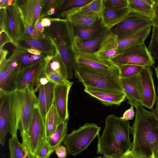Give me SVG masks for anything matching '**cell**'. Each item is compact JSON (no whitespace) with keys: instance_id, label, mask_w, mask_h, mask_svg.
I'll return each instance as SVG.
<instances>
[{"instance_id":"f5cc1de1","label":"cell","mask_w":158,"mask_h":158,"mask_svg":"<svg viewBox=\"0 0 158 158\" xmlns=\"http://www.w3.org/2000/svg\"><path fill=\"white\" fill-rule=\"evenodd\" d=\"M27 51L30 53L34 55H40L42 53L41 52L38 50L33 49H26Z\"/></svg>"},{"instance_id":"8fae6325","label":"cell","mask_w":158,"mask_h":158,"mask_svg":"<svg viewBox=\"0 0 158 158\" xmlns=\"http://www.w3.org/2000/svg\"><path fill=\"white\" fill-rule=\"evenodd\" d=\"M6 11L7 31L16 47L25 36L23 18L18 0H15L11 6H8Z\"/></svg>"},{"instance_id":"f35d334b","label":"cell","mask_w":158,"mask_h":158,"mask_svg":"<svg viewBox=\"0 0 158 158\" xmlns=\"http://www.w3.org/2000/svg\"><path fill=\"white\" fill-rule=\"evenodd\" d=\"M103 7L115 10L128 7V0H103Z\"/></svg>"},{"instance_id":"5b68a950","label":"cell","mask_w":158,"mask_h":158,"mask_svg":"<svg viewBox=\"0 0 158 158\" xmlns=\"http://www.w3.org/2000/svg\"><path fill=\"white\" fill-rule=\"evenodd\" d=\"M74 75L85 87L123 91L119 81V73L93 69L75 64Z\"/></svg>"},{"instance_id":"7c38bea8","label":"cell","mask_w":158,"mask_h":158,"mask_svg":"<svg viewBox=\"0 0 158 158\" xmlns=\"http://www.w3.org/2000/svg\"><path fill=\"white\" fill-rule=\"evenodd\" d=\"M50 58L48 55L21 70L18 78L16 90H22L27 86H34L38 80L45 74Z\"/></svg>"},{"instance_id":"b9f144b4","label":"cell","mask_w":158,"mask_h":158,"mask_svg":"<svg viewBox=\"0 0 158 158\" xmlns=\"http://www.w3.org/2000/svg\"><path fill=\"white\" fill-rule=\"evenodd\" d=\"M55 149L51 147L47 139L44 142L35 158H49Z\"/></svg>"},{"instance_id":"836d02e7","label":"cell","mask_w":158,"mask_h":158,"mask_svg":"<svg viewBox=\"0 0 158 158\" xmlns=\"http://www.w3.org/2000/svg\"><path fill=\"white\" fill-rule=\"evenodd\" d=\"M54 72L61 75L67 79V75L62 61L56 52L52 55L45 73Z\"/></svg>"},{"instance_id":"f1b7e54d","label":"cell","mask_w":158,"mask_h":158,"mask_svg":"<svg viewBox=\"0 0 158 158\" xmlns=\"http://www.w3.org/2000/svg\"><path fill=\"white\" fill-rule=\"evenodd\" d=\"M46 136L48 139L63 121L60 118L53 103L44 118Z\"/></svg>"},{"instance_id":"ab89813d","label":"cell","mask_w":158,"mask_h":158,"mask_svg":"<svg viewBox=\"0 0 158 158\" xmlns=\"http://www.w3.org/2000/svg\"><path fill=\"white\" fill-rule=\"evenodd\" d=\"M64 0H44L40 19L44 17L46 12L50 9L54 8L56 10L63 6Z\"/></svg>"},{"instance_id":"9a60e30c","label":"cell","mask_w":158,"mask_h":158,"mask_svg":"<svg viewBox=\"0 0 158 158\" xmlns=\"http://www.w3.org/2000/svg\"><path fill=\"white\" fill-rule=\"evenodd\" d=\"M22 91L16 90L8 96L10 133L12 136H17L19 128Z\"/></svg>"},{"instance_id":"8d00e7d4","label":"cell","mask_w":158,"mask_h":158,"mask_svg":"<svg viewBox=\"0 0 158 158\" xmlns=\"http://www.w3.org/2000/svg\"><path fill=\"white\" fill-rule=\"evenodd\" d=\"M24 34L26 37L31 39L45 38L46 37L44 33H42L39 31L34 26L29 24L23 18Z\"/></svg>"},{"instance_id":"816d5d0a","label":"cell","mask_w":158,"mask_h":158,"mask_svg":"<svg viewBox=\"0 0 158 158\" xmlns=\"http://www.w3.org/2000/svg\"><path fill=\"white\" fill-rule=\"evenodd\" d=\"M40 20L43 26L45 27H49L51 25L52 21L49 18H43Z\"/></svg>"},{"instance_id":"277c9868","label":"cell","mask_w":158,"mask_h":158,"mask_svg":"<svg viewBox=\"0 0 158 158\" xmlns=\"http://www.w3.org/2000/svg\"><path fill=\"white\" fill-rule=\"evenodd\" d=\"M151 26L145 28L130 37L118 39L109 30L104 36L96 55L102 59L109 60L120 54L127 49L144 43L149 35Z\"/></svg>"},{"instance_id":"e575fe53","label":"cell","mask_w":158,"mask_h":158,"mask_svg":"<svg viewBox=\"0 0 158 158\" xmlns=\"http://www.w3.org/2000/svg\"><path fill=\"white\" fill-rule=\"evenodd\" d=\"M144 67L131 64H126L118 67L119 77L126 78L137 75L143 69Z\"/></svg>"},{"instance_id":"680465c9","label":"cell","mask_w":158,"mask_h":158,"mask_svg":"<svg viewBox=\"0 0 158 158\" xmlns=\"http://www.w3.org/2000/svg\"><path fill=\"white\" fill-rule=\"evenodd\" d=\"M94 158H102L101 156H99V157H95Z\"/></svg>"},{"instance_id":"6f0895ef","label":"cell","mask_w":158,"mask_h":158,"mask_svg":"<svg viewBox=\"0 0 158 158\" xmlns=\"http://www.w3.org/2000/svg\"><path fill=\"white\" fill-rule=\"evenodd\" d=\"M154 158H158V149L153 154Z\"/></svg>"},{"instance_id":"9c48e42d","label":"cell","mask_w":158,"mask_h":158,"mask_svg":"<svg viewBox=\"0 0 158 158\" xmlns=\"http://www.w3.org/2000/svg\"><path fill=\"white\" fill-rule=\"evenodd\" d=\"M110 60L118 68L126 64L151 66L155 63L154 58L144 43L127 49Z\"/></svg>"},{"instance_id":"30bf717a","label":"cell","mask_w":158,"mask_h":158,"mask_svg":"<svg viewBox=\"0 0 158 158\" xmlns=\"http://www.w3.org/2000/svg\"><path fill=\"white\" fill-rule=\"evenodd\" d=\"M153 72L150 66L144 67L139 73V86L143 106L152 110L157 100Z\"/></svg>"},{"instance_id":"d590c367","label":"cell","mask_w":158,"mask_h":158,"mask_svg":"<svg viewBox=\"0 0 158 158\" xmlns=\"http://www.w3.org/2000/svg\"><path fill=\"white\" fill-rule=\"evenodd\" d=\"M148 49L153 55L154 58L158 60V27L153 26Z\"/></svg>"},{"instance_id":"681fc988","label":"cell","mask_w":158,"mask_h":158,"mask_svg":"<svg viewBox=\"0 0 158 158\" xmlns=\"http://www.w3.org/2000/svg\"><path fill=\"white\" fill-rule=\"evenodd\" d=\"M155 73L158 81V65L155 68ZM157 96L156 103L155 108L152 110L154 114L158 118V85L157 86Z\"/></svg>"},{"instance_id":"74e56055","label":"cell","mask_w":158,"mask_h":158,"mask_svg":"<svg viewBox=\"0 0 158 158\" xmlns=\"http://www.w3.org/2000/svg\"><path fill=\"white\" fill-rule=\"evenodd\" d=\"M49 82L58 85H73V82L70 81L62 75L54 72L45 73Z\"/></svg>"},{"instance_id":"6da1fadb","label":"cell","mask_w":158,"mask_h":158,"mask_svg":"<svg viewBox=\"0 0 158 158\" xmlns=\"http://www.w3.org/2000/svg\"><path fill=\"white\" fill-rule=\"evenodd\" d=\"M131 127L128 121L113 114L105 118V124L101 136L98 135L97 153L103 158L124 154L132 146L130 137Z\"/></svg>"},{"instance_id":"bcb514c9","label":"cell","mask_w":158,"mask_h":158,"mask_svg":"<svg viewBox=\"0 0 158 158\" xmlns=\"http://www.w3.org/2000/svg\"><path fill=\"white\" fill-rule=\"evenodd\" d=\"M152 21L153 26L158 27V0H155L153 5V16Z\"/></svg>"},{"instance_id":"83f0119b","label":"cell","mask_w":158,"mask_h":158,"mask_svg":"<svg viewBox=\"0 0 158 158\" xmlns=\"http://www.w3.org/2000/svg\"><path fill=\"white\" fill-rule=\"evenodd\" d=\"M73 28L74 35L78 36L83 40L94 38L107 29L102 26L101 20L91 27H73Z\"/></svg>"},{"instance_id":"7bdbcfd3","label":"cell","mask_w":158,"mask_h":158,"mask_svg":"<svg viewBox=\"0 0 158 158\" xmlns=\"http://www.w3.org/2000/svg\"><path fill=\"white\" fill-rule=\"evenodd\" d=\"M0 48H3V46L6 43H10L14 45V43L8 32H0Z\"/></svg>"},{"instance_id":"9f6ffc18","label":"cell","mask_w":158,"mask_h":158,"mask_svg":"<svg viewBox=\"0 0 158 158\" xmlns=\"http://www.w3.org/2000/svg\"><path fill=\"white\" fill-rule=\"evenodd\" d=\"M15 0H8L7 2V4L8 6H11Z\"/></svg>"},{"instance_id":"c3c4849f","label":"cell","mask_w":158,"mask_h":158,"mask_svg":"<svg viewBox=\"0 0 158 158\" xmlns=\"http://www.w3.org/2000/svg\"><path fill=\"white\" fill-rule=\"evenodd\" d=\"M8 51L3 48L0 50V66H2L6 60V57L8 54Z\"/></svg>"},{"instance_id":"3957f363","label":"cell","mask_w":158,"mask_h":158,"mask_svg":"<svg viewBox=\"0 0 158 158\" xmlns=\"http://www.w3.org/2000/svg\"><path fill=\"white\" fill-rule=\"evenodd\" d=\"M44 33L60 57L68 80L73 78L75 63L72 44L74 36L72 26L66 19L53 18Z\"/></svg>"},{"instance_id":"ac0fdd59","label":"cell","mask_w":158,"mask_h":158,"mask_svg":"<svg viewBox=\"0 0 158 158\" xmlns=\"http://www.w3.org/2000/svg\"><path fill=\"white\" fill-rule=\"evenodd\" d=\"M120 83L127 103L135 108L143 106L140 92L139 73L126 78H120Z\"/></svg>"},{"instance_id":"603a6c76","label":"cell","mask_w":158,"mask_h":158,"mask_svg":"<svg viewBox=\"0 0 158 158\" xmlns=\"http://www.w3.org/2000/svg\"><path fill=\"white\" fill-rule=\"evenodd\" d=\"M128 7L112 10L103 7L101 14V23L105 28L109 30L122 21L129 13Z\"/></svg>"},{"instance_id":"e0dca14e","label":"cell","mask_w":158,"mask_h":158,"mask_svg":"<svg viewBox=\"0 0 158 158\" xmlns=\"http://www.w3.org/2000/svg\"><path fill=\"white\" fill-rule=\"evenodd\" d=\"M84 90L106 106L113 105L119 106L126 98L123 91L89 87H85Z\"/></svg>"},{"instance_id":"cb8c5ba5","label":"cell","mask_w":158,"mask_h":158,"mask_svg":"<svg viewBox=\"0 0 158 158\" xmlns=\"http://www.w3.org/2000/svg\"><path fill=\"white\" fill-rule=\"evenodd\" d=\"M9 94L0 91V143L3 146L7 135L10 132L8 102Z\"/></svg>"},{"instance_id":"f907efd6","label":"cell","mask_w":158,"mask_h":158,"mask_svg":"<svg viewBox=\"0 0 158 158\" xmlns=\"http://www.w3.org/2000/svg\"><path fill=\"white\" fill-rule=\"evenodd\" d=\"M35 27L40 32L43 33L45 31L44 27L43 26L41 21L37 20L34 25Z\"/></svg>"},{"instance_id":"f6af8a7d","label":"cell","mask_w":158,"mask_h":158,"mask_svg":"<svg viewBox=\"0 0 158 158\" xmlns=\"http://www.w3.org/2000/svg\"><path fill=\"white\" fill-rule=\"evenodd\" d=\"M55 151L58 158H65L67 153V149L64 146L60 145L55 149Z\"/></svg>"},{"instance_id":"484cf974","label":"cell","mask_w":158,"mask_h":158,"mask_svg":"<svg viewBox=\"0 0 158 158\" xmlns=\"http://www.w3.org/2000/svg\"><path fill=\"white\" fill-rule=\"evenodd\" d=\"M74 27H92L101 20L99 14L85 15L81 13L66 14L62 15Z\"/></svg>"},{"instance_id":"f546056e","label":"cell","mask_w":158,"mask_h":158,"mask_svg":"<svg viewBox=\"0 0 158 158\" xmlns=\"http://www.w3.org/2000/svg\"><path fill=\"white\" fill-rule=\"evenodd\" d=\"M103 8V0H93L83 6L72 8L64 11L62 15L66 14L79 13L85 15L99 14Z\"/></svg>"},{"instance_id":"ffe728a7","label":"cell","mask_w":158,"mask_h":158,"mask_svg":"<svg viewBox=\"0 0 158 158\" xmlns=\"http://www.w3.org/2000/svg\"><path fill=\"white\" fill-rule=\"evenodd\" d=\"M18 0L24 20L29 24L34 26L39 20L44 0Z\"/></svg>"},{"instance_id":"44dd1931","label":"cell","mask_w":158,"mask_h":158,"mask_svg":"<svg viewBox=\"0 0 158 158\" xmlns=\"http://www.w3.org/2000/svg\"><path fill=\"white\" fill-rule=\"evenodd\" d=\"M109 30L106 29L97 37L83 40L74 35L72 44V49L75 54L94 53L98 49L104 36Z\"/></svg>"},{"instance_id":"5bb4252c","label":"cell","mask_w":158,"mask_h":158,"mask_svg":"<svg viewBox=\"0 0 158 158\" xmlns=\"http://www.w3.org/2000/svg\"><path fill=\"white\" fill-rule=\"evenodd\" d=\"M30 85L22 90L21 106L20 128L21 133L27 132L29 128L34 105L38 103L34 88Z\"/></svg>"},{"instance_id":"1f68e13d","label":"cell","mask_w":158,"mask_h":158,"mask_svg":"<svg viewBox=\"0 0 158 158\" xmlns=\"http://www.w3.org/2000/svg\"><path fill=\"white\" fill-rule=\"evenodd\" d=\"M68 121L61 123L58 126L54 133L47 139L51 148L55 149L64 142L67 135Z\"/></svg>"},{"instance_id":"7dc6e473","label":"cell","mask_w":158,"mask_h":158,"mask_svg":"<svg viewBox=\"0 0 158 158\" xmlns=\"http://www.w3.org/2000/svg\"><path fill=\"white\" fill-rule=\"evenodd\" d=\"M128 158H154L153 154L150 156H146L132 152L131 150L125 153Z\"/></svg>"},{"instance_id":"11a10c76","label":"cell","mask_w":158,"mask_h":158,"mask_svg":"<svg viewBox=\"0 0 158 158\" xmlns=\"http://www.w3.org/2000/svg\"><path fill=\"white\" fill-rule=\"evenodd\" d=\"M7 1L6 0H0V8L7 7L8 6L7 3Z\"/></svg>"},{"instance_id":"4316f807","label":"cell","mask_w":158,"mask_h":158,"mask_svg":"<svg viewBox=\"0 0 158 158\" xmlns=\"http://www.w3.org/2000/svg\"><path fill=\"white\" fill-rule=\"evenodd\" d=\"M155 0H128L130 11L140 13L151 20L153 16V5Z\"/></svg>"},{"instance_id":"52a82bcc","label":"cell","mask_w":158,"mask_h":158,"mask_svg":"<svg viewBox=\"0 0 158 158\" xmlns=\"http://www.w3.org/2000/svg\"><path fill=\"white\" fill-rule=\"evenodd\" d=\"M101 128L94 123H87L67 135L64 142L69 155L75 156L87 149Z\"/></svg>"},{"instance_id":"7402d4cb","label":"cell","mask_w":158,"mask_h":158,"mask_svg":"<svg viewBox=\"0 0 158 158\" xmlns=\"http://www.w3.org/2000/svg\"><path fill=\"white\" fill-rule=\"evenodd\" d=\"M17 47L36 49L46 55H53L56 52L54 47L47 36L45 38L38 39H31L25 36L19 42L16 48Z\"/></svg>"},{"instance_id":"db71d44e","label":"cell","mask_w":158,"mask_h":158,"mask_svg":"<svg viewBox=\"0 0 158 158\" xmlns=\"http://www.w3.org/2000/svg\"><path fill=\"white\" fill-rule=\"evenodd\" d=\"M106 158H128L125 154L117 155L110 157H108Z\"/></svg>"},{"instance_id":"ba28073f","label":"cell","mask_w":158,"mask_h":158,"mask_svg":"<svg viewBox=\"0 0 158 158\" xmlns=\"http://www.w3.org/2000/svg\"><path fill=\"white\" fill-rule=\"evenodd\" d=\"M153 26L152 20L140 13L130 11L122 21L109 31L118 39L127 38L149 26Z\"/></svg>"},{"instance_id":"4fadbf2b","label":"cell","mask_w":158,"mask_h":158,"mask_svg":"<svg viewBox=\"0 0 158 158\" xmlns=\"http://www.w3.org/2000/svg\"><path fill=\"white\" fill-rule=\"evenodd\" d=\"M21 69L15 61L8 58L0 66V91L7 94L16 91Z\"/></svg>"},{"instance_id":"d6986e66","label":"cell","mask_w":158,"mask_h":158,"mask_svg":"<svg viewBox=\"0 0 158 158\" xmlns=\"http://www.w3.org/2000/svg\"><path fill=\"white\" fill-rule=\"evenodd\" d=\"M72 85H56L55 87L53 103L63 122L69 119L68 97Z\"/></svg>"},{"instance_id":"2e32d148","label":"cell","mask_w":158,"mask_h":158,"mask_svg":"<svg viewBox=\"0 0 158 158\" xmlns=\"http://www.w3.org/2000/svg\"><path fill=\"white\" fill-rule=\"evenodd\" d=\"M74 58L75 64L97 70L119 73V68L111 60L100 59L94 53L75 54Z\"/></svg>"},{"instance_id":"7a4b0ae2","label":"cell","mask_w":158,"mask_h":158,"mask_svg":"<svg viewBox=\"0 0 158 158\" xmlns=\"http://www.w3.org/2000/svg\"><path fill=\"white\" fill-rule=\"evenodd\" d=\"M136 108L134 121L131 133L133 140L131 152L146 156L158 149V118L152 110L143 106Z\"/></svg>"},{"instance_id":"8992f818","label":"cell","mask_w":158,"mask_h":158,"mask_svg":"<svg viewBox=\"0 0 158 158\" xmlns=\"http://www.w3.org/2000/svg\"><path fill=\"white\" fill-rule=\"evenodd\" d=\"M22 143L29 155L33 158L39 153L47 140L44 118L38 103L34 107L31 118L27 131L21 133Z\"/></svg>"},{"instance_id":"60d3db41","label":"cell","mask_w":158,"mask_h":158,"mask_svg":"<svg viewBox=\"0 0 158 158\" xmlns=\"http://www.w3.org/2000/svg\"><path fill=\"white\" fill-rule=\"evenodd\" d=\"M93 0H65L63 6V9L67 10L75 7L85 6Z\"/></svg>"},{"instance_id":"d6a6232c","label":"cell","mask_w":158,"mask_h":158,"mask_svg":"<svg viewBox=\"0 0 158 158\" xmlns=\"http://www.w3.org/2000/svg\"><path fill=\"white\" fill-rule=\"evenodd\" d=\"M8 144L10 158H22L29 154L23 144L19 142L17 136H12L9 139Z\"/></svg>"},{"instance_id":"4dcf8cb0","label":"cell","mask_w":158,"mask_h":158,"mask_svg":"<svg viewBox=\"0 0 158 158\" xmlns=\"http://www.w3.org/2000/svg\"><path fill=\"white\" fill-rule=\"evenodd\" d=\"M32 55L26 49L17 47L8 58L16 61L22 70L36 62L33 60Z\"/></svg>"},{"instance_id":"ee69618b","label":"cell","mask_w":158,"mask_h":158,"mask_svg":"<svg viewBox=\"0 0 158 158\" xmlns=\"http://www.w3.org/2000/svg\"><path fill=\"white\" fill-rule=\"evenodd\" d=\"M135 115L134 110V106H131L129 109L126 110L120 118L125 120L128 121L133 119Z\"/></svg>"},{"instance_id":"d4e9b609","label":"cell","mask_w":158,"mask_h":158,"mask_svg":"<svg viewBox=\"0 0 158 158\" xmlns=\"http://www.w3.org/2000/svg\"><path fill=\"white\" fill-rule=\"evenodd\" d=\"M56 85L49 82L45 85H40L39 89L38 104L44 118L53 104Z\"/></svg>"}]
</instances>
